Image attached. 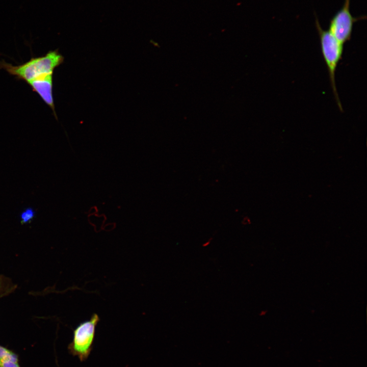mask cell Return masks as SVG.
Returning a JSON list of instances; mask_svg holds the SVG:
<instances>
[{
    "instance_id": "cell-1",
    "label": "cell",
    "mask_w": 367,
    "mask_h": 367,
    "mask_svg": "<svg viewBox=\"0 0 367 367\" xmlns=\"http://www.w3.org/2000/svg\"><path fill=\"white\" fill-rule=\"evenodd\" d=\"M64 61L58 49L51 50L43 56L32 58L19 65H13L5 61H0V68L9 74L27 83L43 76L53 74L56 68Z\"/></svg>"
},
{
    "instance_id": "cell-2",
    "label": "cell",
    "mask_w": 367,
    "mask_h": 367,
    "mask_svg": "<svg viewBox=\"0 0 367 367\" xmlns=\"http://www.w3.org/2000/svg\"><path fill=\"white\" fill-rule=\"evenodd\" d=\"M316 26L319 34L322 54L327 66L331 86L335 101L340 111H343L335 83V72L337 65L342 59L343 44L340 43L328 30L321 27L318 19L316 17Z\"/></svg>"
},
{
    "instance_id": "cell-3",
    "label": "cell",
    "mask_w": 367,
    "mask_h": 367,
    "mask_svg": "<svg viewBox=\"0 0 367 367\" xmlns=\"http://www.w3.org/2000/svg\"><path fill=\"white\" fill-rule=\"evenodd\" d=\"M99 321L98 315L93 313L90 319L81 323L73 330V339L68 349L70 354L77 356L81 362L87 360L92 351Z\"/></svg>"
},
{
    "instance_id": "cell-4",
    "label": "cell",
    "mask_w": 367,
    "mask_h": 367,
    "mask_svg": "<svg viewBox=\"0 0 367 367\" xmlns=\"http://www.w3.org/2000/svg\"><path fill=\"white\" fill-rule=\"evenodd\" d=\"M350 0H345L343 7L330 20L329 32L342 44L351 39L354 24L366 19L365 16L353 17L350 10Z\"/></svg>"
},
{
    "instance_id": "cell-5",
    "label": "cell",
    "mask_w": 367,
    "mask_h": 367,
    "mask_svg": "<svg viewBox=\"0 0 367 367\" xmlns=\"http://www.w3.org/2000/svg\"><path fill=\"white\" fill-rule=\"evenodd\" d=\"M32 90L37 93L43 101L52 110L56 118L55 107L53 94V74L40 77L27 83Z\"/></svg>"
},
{
    "instance_id": "cell-6",
    "label": "cell",
    "mask_w": 367,
    "mask_h": 367,
    "mask_svg": "<svg viewBox=\"0 0 367 367\" xmlns=\"http://www.w3.org/2000/svg\"><path fill=\"white\" fill-rule=\"evenodd\" d=\"M0 367H20L18 356L12 351L1 345Z\"/></svg>"
},
{
    "instance_id": "cell-7",
    "label": "cell",
    "mask_w": 367,
    "mask_h": 367,
    "mask_svg": "<svg viewBox=\"0 0 367 367\" xmlns=\"http://www.w3.org/2000/svg\"><path fill=\"white\" fill-rule=\"evenodd\" d=\"M35 215L33 208L28 207L20 214V219L22 223H26L32 220Z\"/></svg>"
},
{
    "instance_id": "cell-8",
    "label": "cell",
    "mask_w": 367,
    "mask_h": 367,
    "mask_svg": "<svg viewBox=\"0 0 367 367\" xmlns=\"http://www.w3.org/2000/svg\"><path fill=\"white\" fill-rule=\"evenodd\" d=\"M250 220L248 217H244L242 221L243 225H248L250 224Z\"/></svg>"
},
{
    "instance_id": "cell-9",
    "label": "cell",
    "mask_w": 367,
    "mask_h": 367,
    "mask_svg": "<svg viewBox=\"0 0 367 367\" xmlns=\"http://www.w3.org/2000/svg\"><path fill=\"white\" fill-rule=\"evenodd\" d=\"M213 240V238H209L208 240H207L205 242L202 244V246L203 247H207L211 243L212 241Z\"/></svg>"
}]
</instances>
